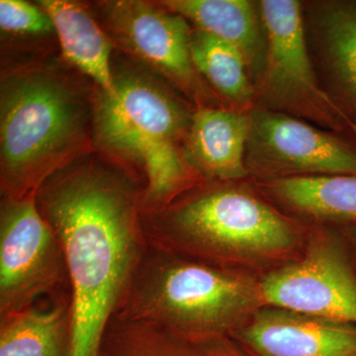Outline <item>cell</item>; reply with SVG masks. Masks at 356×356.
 <instances>
[{"mask_svg":"<svg viewBox=\"0 0 356 356\" xmlns=\"http://www.w3.org/2000/svg\"><path fill=\"white\" fill-rule=\"evenodd\" d=\"M161 6L191 21L197 29L233 44L245 58L257 88L266 67L268 47L259 1L166 0Z\"/></svg>","mask_w":356,"mask_h":356,"instance_id":"obj_14","label":"cell"},{"mask_svg":"<svg viewBox=\"0 0 356 356\" xmlns=\"http://www.w3.org/2000/svg\"><path fill=\"white\" fill-rule=\"evenodd\" d=\"M259 282L266 306L356 324V261L334 227L314 233L299 259Z\"/></svg>","mask_w":356,"mask_h":356,"instance_id":"obj_8","label":"cell"},{"mask_svg":"<svg viewBox=\"0 0 356 356\" xmlns=\"http://www.w3.org/2000/svg\"><path fill=\"white\" fill-rule=\"evenodd\" d=\"M250 128L248 111L199 107L192 115L185 140L187 163L206 177L219 181L247 177Z\"/></svg>","mask_w":356,"mask_h":356,"instance_id":"obj_13","label":"cell"},{"mask_svg":"<svg viewBox=\"0 0 356 356\" xmlns=\"http://www.w3.org/2000/svg\"><path fill=\"white\" fill-rule=\"evenodd\" d=\"M0 27L15 34H46L54 30L50 16L39 4L23 0L0 1Z\"/></svg>","mask_w":356,"mask_h":356,"instance_id":"obj_20","label":"cell"},{"mask_svg":"<svg viewBox=\"0 0 356 356\" xmlns=\"http://www.w3.org/2000/svg\"><path fill=\"white\" fill-rule=\"evenodd\" d=\"M72 296L0 316V356H70Z\"/></svg>","mask_w":356,"mask_h":356,"instance_id":"obj_15","label":"cell"},{"mask_svg":"<svg viewBox=\"0 0 356 356\" xmlns=\"http://www.w3.org/2000/svg\"><path fill=\"white\" fill-rule=\"evenodd\" d=\"M269 197L334 228H356V177H296L261 180Z\"/></svg>","mask_w":356,"mask_h":356,"instance_id":"obj_16","label":"cell"},{"mask_svg":"<svg viewBox=\"0 0 356 356\" xmlns=\"http://www.w3.org/2000/svg\"><path fill=\"white\" fill-rule=\"evenodd\" d=\"M97 356H198L191 344L153 325L114 316Z\"/></svg>","mask_w":356,"mask_h":356,"instance_id":"obj_19","label":"cell"},{"mask_svg":"<svg viewBox=\"0 0 356 356\" xmlns=\"http://www.w3.org/2000/svg\"><path fill=\"white\" fill-rule=\"evenodd\" d=\"M193 348H195L198 356H248L229 337H218L204 343L194 344Z\"/></svg>","mask_w":356,"mask_h":356,"instance_id":"obj_21","label":"cell"},{"mask_svg":"<svg viewBox=\"0 0 356 356\" xmlns=\"http://www.w3.org/2000/svg\"><path fill=\"white\" fill-rule=\"evenodd\" d=\"M266 306L259 281L149 245L115 316L194 346L231 337Z\"/></svg>","mask_w":356,"mask_h":356,"instance_id":"obj_2","label":"cell"},{"mask_svg":"<svg viewBox=\"0 0 356 356\" xmlns=\"http://www.w3.org/2000/svg\"><path fill=\"white\" fill-rule=\"evenodd\" d=\"M191 53L198 74L222 98L243 111L254 106V84L245 58L233 44L196 28L191 32Z\"/></svg>","mask_w":356,"mask_h":356,"instance_id":"obj_18","label":"cell"},{"mask_svg":"<svg viewBox=\"0 0 356 356\" xmlns=\"http://www.w3.org/2000/svg\"><path fill=\"white\" fill-rule=\"evenodd\" d=\"M36 201L64 250L72 296L70 356H97L149 247L140 196L106 172L81 168L47 180Z\"/></svg>","mask_w":356,"mask_h":356,"instance_id":"obj_1","label":"cell"},{"mask_svg":"<svg viewBox=\"0 0 356 356\" xmlns=\"http://www.w3.org/2000/svg\"><path fill=\"white\" fill-rule=\"evenodd\" d=\"M267 36L266 67L254 107L288 115L356 140V125L318 81L307 44L303 1L259 0Z\"/></svg>","mask_w":356,"mask_h":356,"instance_id":"obj_6","label":"cell"},{"mask_svg":"<svg viewBox=\"0 0 356 356\" xmlns=\"http://www.w3.org/2000/svg\"><path fill=\"white\" fill-rule=\"evenodd\" d=\"M110 32L129 51L170 79L185 95L204 103L206 93L191 53L192 30L182 16L137 0L100 3Z\"/></svg>","mask_w":356,"mask_h":356,"instance_id":"obj_10","label":"cell"},{"mask_svg":"<svg viewBox=\"0 0 356 356\" xmlns=\"http://www.w3.org/2000/svg\"><path fill=\"white\" fill-rule=\"evenodd\" d=\"M303 15L318 81L356 125V0L303 1Z\"/></svg>","mask_w":356,"mask_h":356,"instance_id":"obj_11","label":"cell"},{"mask_svg":"<svg viewBox=\"0 0 356 356\" xmlns=\"http://www.w3.org/2000/svg\"><path fill=\"white\" fill-rule=\"evenodd\" d=\"M70 294L62 243L36 193L4 198L0 216V316Z\"/></svg>","mask_w":356,"mask_h":356,"instance_id":"obj_7","label":"cell"},{"mask_svg":"<svg viewBox=\"0 0 356 356\" xmlns=\"http://www.w3.org/2000/svg\"><path fill=\"white\" fill-rule=\"evenodd\" d=\"M38 4L50 16L65 58L91 77L104 92L114 88L110 65L111 43L90 14L76 2L42 0Z\"/></svg>","mask_w":356,"mask_h":356,"instance_id":"obj_17","label":"cell"},{"mask_svg":"<svg viewBox=\"0 0 356 356\" xmlns=\"http://www.w3.org/2000/svg\"><path fill=\"white\" fill-rule=\"evenodd\" d=\"M86 108L74 89L44 70H21L1 86L0 146L4 198L37 193L86 140Z\"/></svg>","mask_w":356,"mask_h":356,"instance_id":"obj_4","label":"cell"},{"mask_svg":"<svg viewBox=\"0 0 356 356\" xmlns=\"http://www.w3.org/2000/svg\"><path fill=\"white\" fill-rule=\"evenodd\" d=\"M192 116L152 79L127 74L102 91L95 111L96 137L110 153L144 170L143 212L161 209L191 185V166L182 154Z\"/></svg>","mask_w":356,"mask_h":356,"instance_id":"obj_5","label":"cell"},{"mask_svg":"<svg viewBox=\"0 0 356 356\" xmlns=\"http://www.w3.org/2000/svg\"><path fill=\"white\" fill-rule=\"evenodd\" d=\"M152 247L213 264L277 261L298 247L296 227L273 206L235 186H216L143 212Z\"/></svg>","mask_w":356,"mask_h":356,"instance_id":"obj_3","label":"cell"},{"mask_svg":"<svg viewBox=\"0 0 356 356\" xmlns=\"http://www.w3.org/2000/svg\"><path fill=\"white\" fill-rule=\"evenodd\" d=\"M343 234L356 261V228H337Z\"/></svg>","mask_w":356,"mask_h":356,"instance_id":"obj_22","label":"cell"},{"mask_svg":"<svg viewBox=\"0 0 356 356\" xmlns=\"http://www.w3.org/2000/svg\"><path fill=\"white\" fill-rule=\"evenodd\" d=\"M245 165L261 180L356 177V140L300 119L252 107Z\"/></svg>","mask_w":356,"mask_h":356,"instance_id":"obj_9","label":"cell"},{"mask_svg":"<svg viewBox=\"0 0 356 356\" xmlns=\"http://www.w3.org/2000/svg\"><path fill=\"white\" fill-rule=\"evenodd\" d=\"M229 337L248 356H356V324L276 307H264Z\"/></svg>","mask_w":356,"mask_h":356,"instance_id":"obj_12","label":"cell"}]
</instances>
